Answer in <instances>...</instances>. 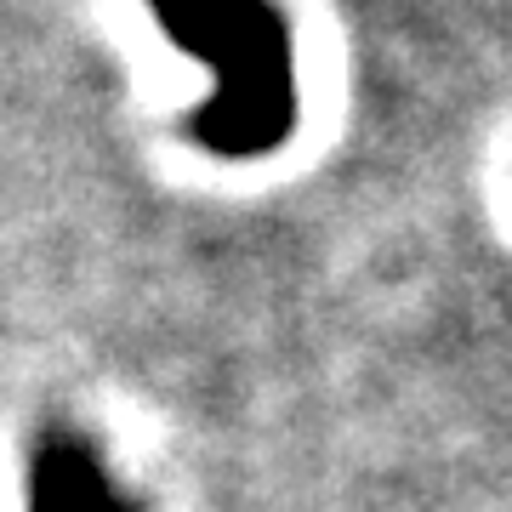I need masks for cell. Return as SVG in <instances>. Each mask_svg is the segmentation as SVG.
<instances>
[{
    "label": "cell",
    "mask_w": 512,
    "mask_h": 512,
    "mask_svg": "<svg viewBox=\"0 0 512 512\" xmlns=\"http://www.w3.org/2000/svg\"><path fill=\"white\" fill-rule=\"evenodd\" d=\"M160 29L211 69V97L188 120L211 154L256 160L296 120L291 35L268 0H148Z\"/></svg>",
    "instance_id": "cell-1"
},
{
    "label": "cell",
    "mask_w": 512,
    "mask_h": 512,
    "mask_svg": "<svg viewBox=\"0 0 512 512\" xmlns=\"http://www.w3.org/2000/svg\"><path fill=\"white\" fill-rule=\"evenodd\" d=\"M29 512H131V501L109 484L92 444L74 433H52L35 450Z\"/></svg>",
    "instance_id": "cell-2"
}]
</instances>
